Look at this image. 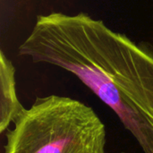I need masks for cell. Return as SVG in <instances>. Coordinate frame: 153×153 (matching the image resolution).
Returning a JSON list of instances; mask_svg holds the SVG:
<instances>
[{"label": "cell", "instance_id": "6da1fadb", "mask_svg": "<svg viewBox=\"0 0 153 153\" xmlns=\"http://www.w3.org/2000/svg\"><path fill=\"white\" fill-rule=\"evenodd\" d=\"M33 63L74 74L118 117L143 153H153V53L87 13L39 15L20 45Z\"/></svg>", "mask_w": 153, "mask_h": 153}, {"label": "cell", "instance_id": "7a4b0ae2", "mask_svg": "<svg viewBox=\"0 0 153 153\" xmlns=\"http://www.w3.org/2000/svg\"><path fill=\"white\" fill-rule=\"evenodd\" d=\"M13 124L3 153H106L104 123L90 106L69 97H39Z\"/></svg>", "mask_w": 153, "mask_h": 153}, {"label": "cell", "instance_id": "3957f363", "mask_svg": "<svg viewBox=\"0 0 153 153\" xmlns=\"http://www.w3.org/2000/svg\"><path fill=\"white\" fill-rule=\"evenodd\" d=\"M15 86V69L12 62L0 52V133L4 134L11 123L24 111Z\"/></svg>", "mask_w": 153, "mask_h": 153}, {"label": "cell", "instance_id": "277c9868", "mask_svg": "<svg viewBox=\"0 0 153 153\" xmlns=\"http://www.w3.org/2000/svg\"><path fill=\"white\" fill-rule=\"evenodd\" d=\"M120 153H126V152H120Z\"/></svg>", "mask_w": 153, "mask_h": 153}]
</instances>
